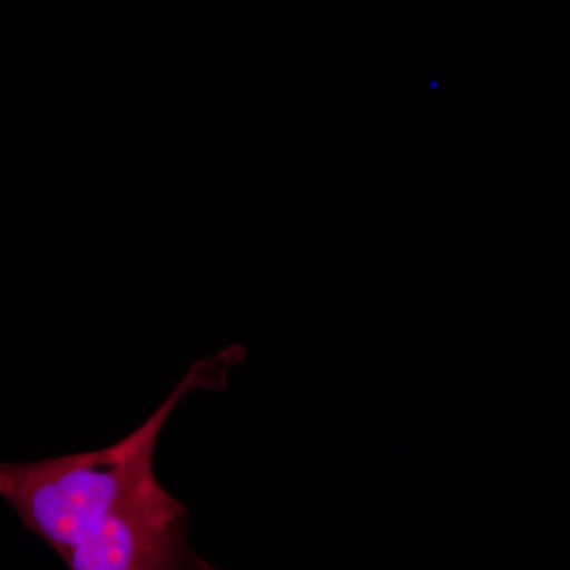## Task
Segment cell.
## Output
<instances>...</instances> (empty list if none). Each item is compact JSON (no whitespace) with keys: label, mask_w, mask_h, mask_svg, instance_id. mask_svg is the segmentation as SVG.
Returning a JSON list of instances; mask_svg holds the SVG:
<instances>
[{"label":"cell","mask_w":570,"mask_h":570,"mask_svg":"<svg viewBox=\"0 0 570 570\" xmlns=\"http://www.w3.org/2000/svg\"><path fill=\"white\" fill-rule=\"evenodd\" d=\"M243 356L245 347L232 346L194 363L151 417L111 448L2 463L0 494L71 570L208 569L187 546L189 510L154 475V449L179 401L225 389Z\"/></svg>","instance_id":"obj_1"}]
</instances>
